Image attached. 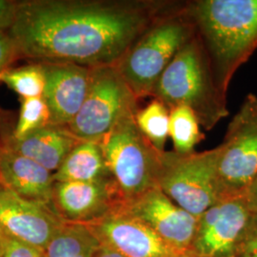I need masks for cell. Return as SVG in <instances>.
Masks as SVG:
<instances>
[{
	"mask_svg": "<svg viewBox=\"0 0 257 257\" xmlns=\"http://www.w3.org/2000/svg\"><path fill=\"white\" fill-rule=\"evenodd\" d=\"M156 0L19 1L9 35L32 63L114 66L148 27L172 7Z\"/></svg>",
	"mask_w": 257,
	"mask_h": 257,
	"instance_id": "obj_1",
	"label": "cell"
},
{
	"mask_svg": "<svg viewBox=\"0 0 257 257\" xmlns=\"http://www.w3.org/2000/svg\"><path fill=\"white\" fill-rule=\"evenodd\" d=\"M184 9L227 95L233 75L257 50V0H194Z\"/></svg>",
	"mask_w": 257,
	"mask_h": 257,
	"instance_id": "obj_2",
	"label": "cell"
},
{
	"mask_svg": "<svg viewBox=\"0 0 257 257\" xmlns=\"http://www.w3.org/2000/svg\"><path fill=\"white\" fill-rule=\"evenodd\" d=\"M153 96L169 110L187 106L202 128L211 131L229 114L227 95L218 89L209 57L196 35L166 68Z\"/></svg>",
	"mask_w": 257,
	"mask_h": 257,
	"instance_id": "obj_3",
	"label": "cell"
},
{
	"mask_svg": "<svg viewBox=\"0 0 257 257\" xmlns=\"http://www.w3.org/2000/svg\"><path fill=\"white\" fill-rule=\"evenodd\" d=\"M184 3L175 2L160 15L115 65L138 101L153 96L166 68L195 36Z\"/></svg>",
	"mask_w": 257,
	"mask_h": 257,
	"instance_id": "obj_4",
	"label": "cell"
},
{
	"mask_svg": "<svg viewBox=\"0 0 257 257\" xmlns=\"http://www.w3.org/2000/svg\"><path fill=\"white\" fill-rule=\"evenodd\" d=\"M135 114L123 117L98 141L122 203L158 188L161 169L163 152L140 132Z\"/></svg>",
	"mask_w": 257,
	"mask_h": 257,
	"instance_id": "obj_5",
	"label": "cell"
},
{
	"mask_svg": "<svg viewBox=\"0 0 257 257\" xmlns=\"http://www.w3.org/2000/svg\"><path fill=\"white\" fill-rule=\"evenodd\" d=\"M216 148L201 153L163 152L158 188L198 218L221 200L216 176Z\"/></svg>",
	"mask_w": 257,
	"mask_h": 257,
	"instance_id": "obj_6",
	"label": "cell"
},
{
	"mask_svg": "<svg viewBox=\"0 0 257 257\" xmlns=\"http://www.w3.org/2000/svg\"><path fill=\"white\" fill-rule=\"evenodd\" d=\"M138 109V98L115 65L92 68L85 101L67 128L81 141L98 142Z\"/></svg>",
	"mask_w": 257,
	"mask_h": 257,
	"instance_id": "obj_7",
	"label": "cell"
},
{
	"mask_svg": "<svg viewBox=\"0 0 257 257\" xmlns=\"http://www.w3.org/2000/svg\"><path fill=\"white\" fill-rule=\"evenodd\" d=\"M216 151L221 199L244 196L257 175V95L245 97Z\"/></svg>",
	"mask_w": 257,
	"mask_h": 257,
	"instance_id": "obj_8",
	"label": "cell"
},
{
	"mask_svg": "<svg viewBox=\"0 0 257 257\" xmlns=\"http://www.w3.org/2000/svg\"><path fill=\"white\" fill-rule=\"evenodd\" d=\"M252 212L244 196L224 198L197 218L191 257H235V248Z\"/></svg>",
	"mask_w": 257,
	"mask_h": 257,
	"instance_id": "obj_9",
	"label": "cell"
},
{
	"mask_svg": "<svg viewBox=\"0 0 257 257\" xmlns=\"http://www.w3.org/2000/svg\"><path fill=\"white\" fill-rule=\"evenodd\" d=\"M145 224L171 247L189 257L197 218L185 211L159 188H155L117 207Z\"/></svg>",
	"mask_w": 257,
	"mask_h": 257,
	"instance_id": "obj_10",
	"label": "cell"
},
{
	"mask_svg": "<svg viewBox=\"0 0 257 257\" xmlns=\"http://www.w3.org/2000/svg\"><path fill=\"white\" fill-rule=\"evenodd\" d=\"M86 225L101 245L123 257H189L171 247L145 224L117 207Z\"/></svg>",
	"mask_w": 257,
	"mask_h": 257,
	"instance_id": "obj_11",
	"label": "cell"
},
{
	"mask_svg": "<svg viewBox=\"0 0 257 257\" xmlns=\"http://www.w3.org/2000/svg\"><path fill=\"white\" fill-rule=\"evenodd\" d=\"M63 222L52 208L25 199L0 182V232L45 249Z\"/></svg>",
	"mask_w": 257,
	"mask_h": 257,
	"instance_id": "obj_12",
	"label": "cell"
},
{
	"mask_svg": "<svg viewBox=\"0 0 257 257\" xmlns=\"http://www.w3.org/2000/svg\"><path fill=\"white\" fill-rule=\"evenodd\" d=\"M122 203L111 179L99 182H55L53 207L67 222L97 220Z\"/></svg>",
	"mask_w": 257,
	"mask_h": 257,
	"instance_id": "obj_13",
	"label": "cell"
},
{
	"mask_svg": "<svg viewBox=\"0 0 257 257\" xmlns=\"http://www.w3.org/2000/svg\"><path fill=\"white\" fill-rule=\"evenodd\" d=\"M41 65L46 74L43 98L51 111L52 125L68 127L85 101L92 68L72 63Z\"/></svg>",
	"mask_w": 257,
	"mask_h": 257,
	"instance_id": "obj_14",
	"label": "cell"
},
{
	"mask_svg": "<svg viewBox=\"0 0 257 257\" xmlns=\"http://www.w3.org/2000/svg\"><path fill=\"white\" fill-rule=\"evenodd\" d=\"M0 182L21 197L54 210V174L6 146L0 152Z\"/></svg>",
	"mask_w": 257,
	"mask_h": 257,
	"instance_id": "obj_15",
	"label": "cell"
},
{
	"mask_svg": "<svg viewBox=\"0 0 257 257\" xmlns=\"http://www.w3.org/2000/svg\"><path fill=\"white\" fill-rule=\"evenodd\" d=\"M80 141L67 127L50 125L21 140L10 138L5 146L55 174Z\"/></svg>",
	"mask_w": 257,
	"mask_h": 257,
	"instance_id": "obj_16",
	"label": "cell"
},
{
	"mask_svg": "<svg viewBox=\"0 0 257 257\" xmlns=\"http://www.w3.org/2000/svg\"><path fill=\"white\" fill-rule=\"evenodd\" d=\"M111 179L101 147L95 141H80L54 174L55 182H99Z\"/></svg>",
	"mask_w": 257,
	"mask_h": 257,
	"instance_id": "obj_17",
	"label": "cell"
},
{
	"mask_svg": "<svg viewBox=\"0 0 257 257\" xmlns=\"http://www.w3.org/2000/svg\"><path fill=\"white\" fill-rule=\"evenodd\" d=\"M100 242L82 223L64 221L45 248L46 257H94Z\"/></svg>",
	"mask_w": 257,
	"mask_h": 257,
	"instance_id": "obj_18",
	"label": "cell"
},
{
	"mask_svg": "<svg viewBox=\"0 0 257 257\" xmlns=\"http://www.w3.org/2000/svg\"><path fill=\"white\" fill-rule=\"evenodd\" d=\"M201 126L194 112L187 106H177L170 110L169 137L172 139L175 152L191 154L203 139Z\"/></svg>",
	"mask_w": 257,
	"mask_h": 257,
	"instance_id": "obj_19",
	"label": "cell"
},
{
	"mask_svg": "<svg viewBox=\"0 0 257 257\" xmlns=\"http://www.w3.org/2000/svg\"><path fill=\"white\" fill-rule=\"evenodd\" d=\"M135 120L148 140L158 151L164 152L170 126V110L165 105L154 98L146 107L137 110Z\"/></svg>",
	"mask_w": 257,
	"mask_h": 257,
	"instance_id": "obj_20",
	"label": "cell"
},
{
	"mask_svg": "<svg viewBox=\"0 0 257 257\" xmlns=\"http://www.w3.org/2000/svg\"><path fill=\"white\" fill-rule=\"evenodd\" d=\"M0 82L6 84L20 98L40 97L45 91L46 74L42 65L31 63L10 68L0 74Z\"/></svg>",
	"mask_w": 257,
	"mask_h": 257,
	"instance_id": "obj_21",
	"label": "cell"
},
{
	"mask_svg": "<svg viewBox=\"0 0 257 257\" xmlns=\"http://www.w3.org/2000/svg\"><path fill=\"white\" fill-rule=\"evenodd\" d=\"M19 117L15 124L12 139L21 140L41 128L52 125L51 111L43 98H21Z\"/></svg>",
	"mask_w": 257,
	"mask_h": 257,
	"instance_id": "obj_22",
	"label": "cell"
},
{
	"mask_svg": "<svg viewBox=\"0 0 257 257\" xmlns=\"http://www.w3.org/2000/svg\"><path fill=\"white\" fill-rule=\"evenodd\" d=\"M3 257H46L45 249L10 237L0 232Z\"/></svg>",
	"mask_w": 257,
	"mask_h": 257,
	"instance_id": "obj_23",
	"label": "cell"
},
{
	"mask_svg": "<svg viewBox=\"0 0 257 257\" xmlns=\"http://www.w3.org/2000/svg\"><path fill=\"white\" fill-rule=\"evenodd\" d=\"M235 257H257V213L252 212L239 238Z\"/></svg>",
	"mask_w": 257,
	"mask_h": 257,
	"instance_id": "obj_24",
	"label": "cell"
},
{
	"mask_svg": "<svg viewBox=\"0 0 257 257\" xmlns=\"http://www.w3.org/2000/svg\"><path fill=\"white\" fill-rule=\"evenodd\" d=\"M20 57L17 45L8 32H0V74L12 68Z\"/></svg>",
	"mask_w": 257,
	"mask_h": 257,
	"instance_id": "obj_25",
	"label": "cell"
},
{
	"mask_svg": "<svg viewBox=\"0 0 257 257\" xmlns=\"http://www.w3.org/2000/svg\"><path fill=\"white\" fill-rule=\"evenodd\" d=\"M19 1L0 0V32H9L16 22Z\"/></svg>",
	"mask_w": 257,
	"mask_h": 257,
	"instance_id": "obj_26",
	"label": "cell"
},
{
	"mask_svg": "<svg viewBox=\"0 0 257 257\" xmlns=\"http://www.w3.org/2000/svg\"><path fill=\"white\" fill-rule=\"evenodd\" d=\"M15 127L11 126L9 114L0 109V146H5L12 138Z\"/></svg>",
	"mask_w": 257,
	"mask_h": 257,
	"instance_id": "obj_27",
	"label": "cell"
},
{
	"mask_svg": "<svg viewBox=\"0 0 257 257\" xmlns=\"http://www.w3.org/2000/svg\"><path fill=\"white\" fill-rule=\"evenodd\" d=\"M244 197L251 212L257 213V175L244 194Z\"/></svg>",
	"mask_w": 257,
	"mask_h": 257,
	"instance_id": "obj_28",
	"label": "cell"
},
{
	"mask_svg": "<svg viewBox=\"0 0 257 257\" xmlns=\"http://www.w3.org/2000/svg\"><path fill=\"white\" fill-rule=\"evenodd\" d=\"M94 257H123L120 255L119 253H117L116 251L107 248L103 245H100V248H98L96 254Z\"/></svg>",
	"mask_w": 257,
	"mask_h": 257,
	"instance_id": "obj_29",
	"label": "cell"
},
{
	"mask_svg": "<svg viewBox=\"0 0 257 257\" xmlns=\"http://www.w3.org/2000/svg\"><path fill=\"white\" fill-rule=\"evenodd\" d=\"M0 257H3V250H2V245H1V241H0Z\"/></svg>",
	"mask_w": 257,
	"mask_h": 257,
	"instance_id": "obj_30",
	"label": "cell"
},
{
	"mask_svg": "<svg viewBox=\"0 0 257 257\" xmlns=\"http://www.w3.org/2000/svg\"><path fill=\"white\" fill-rule=\"evenodd\" d=\"M4 147V146H0V152H1V150H2V148Z\"/></svg>",
	"mask_w": 257,
	"mask_h": 257,
	"instance_id": "obj_31",
	"label": "cell"
}]
</instances>
